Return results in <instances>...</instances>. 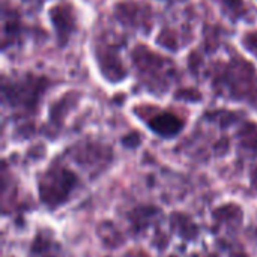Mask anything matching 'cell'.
Instances as JSON below:
<instances>
[{
    "mask_svg": "<svg viewBox=\"0 0 257 257\" xmlns=\"http://www.w3.org/2000/svg\"><path fill=\"white\" fill-rule=\"evenodd\" d=\"M47 87V78L29 74L17 80H3L2 95L3 101L8 102L12 108L24 113H35Z\"/></svg>",
    "mask_w": 257,
    "mask_h": 257,
    "instance_id": "2",
    "label": "cell"
},
{
    "mask_svg": "<svg viewBox=\"0 0 257 257\" xmlns=\"http://www.w3.org/2000/svg\"><path fill=\"white\" fill-rule=\"evenodd\" d=\"M251 175H253V176H251V178H253V182H254V185H256V188H257V169L253 172V173H251Z\"/></svg>",
    "mask_w": 257,
    "mask_h": 257,
    "instance_id": "13",
    "label": "cell"
},
{
    "mask_svg": "<svg viewBox=\"0 0 257 257\" xmlns=\"http://www.w3.org/2000/svg\"><path fill=\"white\" fill-rule=\"evenodd\" d=\"M133 59L143 86H146L151 92L164 93L175 75L173 65L167 59L152 53L148 50V47L142 45L134 50Z\"/></svg>",
    "mask_w": 257,
    "mask_h": 257,
    "instance_id": "3",
    "label": "cell"
},
{
    "mask_svg": "<svg viewBox=\"0 0 257 257\" xmlns=\"http://www.w3.org/2000/svg\"><path fill=\"white\" fill-rule=\"evenodd\" d=\"M77 184V179L74 173H71L63 166H54L50 170L45 172L39 182V193L42 197V202L51 206H57L63 203L71 191L74 190Z\"/></svg>",
    "mask_w": 257,
    "mask_h": 257,
    "instance_id": "4",
    "label": "cell"
},
{
    "mask_svg": "<svg viewBox=\"0 0 257 257\" xmlns=\"http://www.w3.org/2000/svg\"><path fill=\"white\" fill-rule=\"evenodd\" d=\"M223 12L232 18V20H239L241 17L245 15V5L242 0H215Z\"/></svg>",
    "mask_w": 257,
    "mask_h": 257,
    "instance_id": "10",
    "label": "cell"
},
{
    "mask_svg": "<svg viewBox=\"0 0 257 257\" xmlns=\"http://www.w3.org/2000/svg\"><path fill=\"white\" fill-rule=\"evenodd\" d=\"M114 15L119 21H122L125 26L140 29V30H151V23H152V11L148 5L145 3H137V2H122L116 5L114 8Z\"/></svg>",
    "mask_w": 257,
    "mask_h": 257,
    "instance_id": "5",
    "label": "cell"
},
{
    "mask_svg": "<svg viewBox=\"0 0 257 257\" xmlns=\"http://www.w3.org/2000/svg\"><path fill=\"white\" fill-rule=\"evenodd\" d=\"M21 35V20L15 11H8L6 6H3V18H2V36L3 50L8 48L9 44L17 42V39Z\"/></svg>",
    "mask_w": 257,
    "mask_h": 257,
    "instance_id": "9",
    "label": "cell"
},
{
    "mask_svg": "<svg viewBox=\"0 0 257 257\" xmlns=\"http://www.w3.org/2000/svg\"><path fill=\"white\" fill-rule=\"evenodd\" d=\"M241 143L244 148L250 149L251 152L257 154V125L254 123H247L241 131H239Z\"/></svg>",
    "mask_w": 257,
    "mask_h": 257,
    "instance_id": "11",
    "label": "cell"
},
{
    "mask_svg": "<svg viewBox=\"0 0 257 257\" xmlns=\"http://www.w3.org/2000/svg\"><path fill=\"white\" fill-rule=\"evenodd\" d=\"M96 59L101 72L108 81H120L126 77V72L122 66L120 57L117 56V48L111 45H98L96 48Z\"/></svg>",
    "mask_w": 257,
    "mask_h": 257,
    "instance_id": "7",
    "label": "cell"
},
{
    "mask_svg": "<svg viewBox=\"0 0 257 257\" xmlns=\"http://www.w3.org/2000/svg\"><path fill=\"white\" fill-rule=\"evenodd\" d=\"M50 20L57 33L59 44H68L71 35L77 30V20L74 11L68 5H56L50 9Z\"/></svg>",
    "mask_w": 257,
    "mask_h": 257,
    "instance_id": "6",
    "label": "cell"
},
{
    "mask_svg": "<svg viewBox=\"0 0 257 257\" xmlns=\"http://www.w3.org/2000/svg\"><path fill=\"white\" fill-rule=\"evenodd\" d=\"M218 92L227 98L244 101L257 107V74L244 59H233L224 65L214 80Z\"/></svg>",
    "mask_w": 257,
    "mask_h": 257,
    "instance_id": "1",
    "label": "cell"
},
{
    "mask_svg": "<svg viewBox=\"0 0 257 257\" xmlns=\"http://www.w3.org/2000/svg\"><path fill=\"white\" fill-rule=\"evenodd\" d=\"M148 126L158 136L164 139H172L178 136L184 128V120L170 111H161L148 120Z\"/></svg>",
    "mask_w": 257,
    "mask_h": 257,
    "instance_id": "8",
    "label": "cell"
},
{
    "mask_svg": "<svg viewBox=\"0 0 257 257\" xmlns=\"http://www.w3.org/2000/svg\"><path fill=\"white\" fill-rule=\"evenodd\" d=\"M242 45L248 50L253 56L257 57V32H248L242 38Z\"/></svg>",
    "mask_w": 257,
    "mask_h": 257,
    "instance_id": "12",
    "label": "cell"
}]
</instances>
